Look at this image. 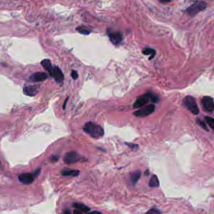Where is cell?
<instances>
[{
    "mask_svg": "<svg viewBox=\"0 0 214 214\" xmlns=\"http://www.w3.org/2000/svg\"><path fill=\"white\" fill-rule=\"evenodd\" d=\"M63 214H71V213L69 210H65L63 212Z\"/></svg>",
    "mask_w": 214,
    "mask_h": 214,
    "instance_id": "f1b7e54d",
    "label": "cell"
},
{
    "mask_svg": "<svg viewBox=\"0 0 214 214\" xmlns=\"http://www.w3.org/2000/svg\"><path fill=\"white\" fill-rule=\"evenodd\" d=\"M142 53L145 55H150V58H149V60H151L155 57L156 55V51L154 49L147 48L142 51Z\"/></svg>",
    "mask_w": 214,
    "mask_h": 214,
    "instance_id": "ac0fdd59",
    "label": "cell"
},
{
    "mask_svg": "<svg viewBox=\"0 0 214 214\" xmlns=\"http://www.w3.org/2000/svg\"><path fill=\"white\" fill-rule=\"evenodd\" d=\"M48 78L47 74L45 72H35L31 74L30 77V80L33 82H44Z\"/></svg>",
    "mask_w": 214,
    "mask_h": 214,
    "instance_id": "30bf717a",
    "label": "cell"
},
{
    "mask_svg": "<svg viewBox=\"0 0 214 214\" xmlns=\"http://www.w3.org/2000/svg\"><path fill=\"white\" fill-rule=\"evenodd\" d=\"M84 132L94 138H99L104 136V131L102 127L94 122L86 123L83 128Z\"/></svg>",
    "mask_w": 214,
    "mask_h": 214,
    "instance_id": "6da1fadb",
    "label": "cell"
},
{
    "mask_svg": "<svg viewBox=\"0 0 214 214\" xmlns=\"http://www.w3.org/2000/svg\"><path fill=\"white\" fill-rule=\"evenodd\" d=\"M160 1L162 3H169V2H171L172 0H160Z\"/></svg>",
    "mask_w": 214,
    "mask_h": 214,
    "instance_id": "d4e9b609",
    "label": "cell"
},
{
    "mask_svg": "<svg viewBox=\"0 0 214 214\" xmlns=\"http://www.w3.org/2000/svg\"><path fill=\"white\" fill-rule=\"evenodd\" d=\"M148 173H149V171H148V170H147L146 172H145V175H148Z\"/></svg>",
    "mask_w": 214,
    "mask_h": 214,
    "instance_id": "f546056e",
    "label": "cell"
},
{
    "mask_svg": "<svg viewBox=\"0 0 214 214\" xmlns=\"http://www.w3.org/2000/svg\"><path fill=\"white\" fill-rule=\"evenodd\" d=\"M76 29L79 33H80L82 34H86V35L90 34L91 32V30L89 28H88L86 26H79L78 28H77Z\"/></svg>",
    "mask_w": 214,
    "mask_h": 214,
    "instance_id": "d6986e66",
    "label": "cell"
},
{
    "mask_svg": "<svg viewBox=\"0 0 214 214\" xmlns=\"http://www.w3.org/2000/svg\"><path fill=\"white\" fill-rule=\"evenodd\" d=\"M155 110V106L153 104L149 105L148 106L142 108L137 111H136L134 113V115L139 117H147L151 114H153Z\"/></svg>",
    "mask_w": 214,
    "mask_h": 214,
    "instance_id": "52a82bcc",
    "label": "cell"
},
{
    "mask_svg": "<svg viewBox=\"0 0 214 214\" xmlns=\"http://www.w3.org/2000/svg\"><path fill=\"white\" fill-rule=\"evenodd\" d=\"M202 105L203 109L208 112L212 113L214 111V101L213 99L210 96H204L202 100Z\"/></svg>",
    "mask_w": 214,
    "mask_h": 214,
    "instance_id": "ba28073f",
    "label": "cell"
},
{
    "mask_svg": "<svg viewBox=\"0 0 214 214\" xmlns=\"http://www.w3.org/2000/svg\"><path fill=\"white\" fill-rule=\"evenodd\" d=\"M205 121L209 125L210 127L212 130H213L214 129V119L211 117L207 116L205 117Z\"/></svg>",
    "mask_w": 214,
    "mask_h": 214,
    "instance_id": "ffe728a7",
    "label": "cell"
},
{
    "mask_svg": "<svg viewBox=\"0 0 214 214\" xmlns=\"http://www.w3.org/2000/svg\"><path fill=\"white\" fill-rule=\"evenodd\" d=\"M73 206L77 209L78 210L81 211V212H88L90 211L91 208L87 207V205L83 204V203H73Z\"/></svg>",
    "mask_w": 214,
    "mask_h": 214,
    "instance_id": "2e32d148",
    "label": "cell"
},
{
    "mask_svg": "<svg viewBox=\"0 0 214 214\" xmlns=\"http://www.w3.org/2000/svg\"><path fill=\"white\" fill-rule=\"evenodd\" d=\"M41 169L39 168L33 173H22L18 176L19 181L25 185H29L33 182L35 178H36L40 173Z\"/></svg>",
    "mask_w": 214,
    "mask_h": 214,
    "instance_id": "3957f363",
    "label": "cell"
},
{
    "mask_svg": "<svg viewBox=\"0 0 214 214\" xmlns=\"http://www.w3.org/2000/svg\"><path fill=\"white\" fill-rule=\"evenodd\" d=\"M141 171L139 170H136L131 173V182L133 185H134L137 182V181H139V179L141 177Z\"/></svg>",
    "mask_w": 214,
    "mask_h": 214,
    "instance_id": "5bb4252c",
    "label": "cell"
},
{
    "mask_svg": "<svg viewBox=\"0 0 214 214\" xmlns=\"http://www.w3.org/2000/svg\"><path fill=\"white\" fill-rule=\"evenodd\" d=\"M197 124L199 125L203 130H206L207 132L208 131V128H207V125H206V124L204 122H203L202 120H201L199 119V118H197Z\"/></svg>",
    "mask_w": 214,
    "mask_h": 214,
    "instance_id": "44dd1931",
    "label": "cell"
},
{
    "mask_svg": "<svg viewBox=\"0 0 214 214\" xmlns=\"http://www.w3.org/2000/svg\"><path fill=\"white\" fill-rule=\"evenodd\" d=\"M68 97L66 99V100L65 101V102H64V104L63 105V109H65V107H66V105H67V101H68Z\"/></svg>",
    "mask_w": 214,
    "mask_h": 214,
    "instance_id": "83f0119b",
    "label": "cell"
},
{
    "mask_svg": "<svg viewBox=\"0 0 214 214\" xmlns=\"http://www.w3.org/2000/svg\"><path fill=\"white\" fill-rule=\"evenodd\" d=\"M41 65H42V66L44 68V69H45L46 70H47L49 74L50 73V71H52L53 66L51 63V61L49 59H45L44 60H42L41 61Z\"/></svg>",
    "mask_w": 214,
    "mask_h": 214,
    "instance_id": "e0dca14e",
    "label": "cell"
},
{
    "mask_svg": "<svg viewBox=\"0 0 214 214\" xmlns=\"http://www.w3.org/2000/svg\"><path fill=\"white\" fill-rule=\"evenodd\" d=\"M71 76H72V78L74 80H77L78 78V77H79V75L77 74V72L75 70H72V73H71Z\"/></svg>",
    "mask_w": 214,
    "mask_h": 214,
    "instance_id": "603a6c76",
    "label": "cell"
},
{
    "mask_svg": "<svg viewBox=\"0 0 214 214\" xmlns=\"http://www.w3.org/2000/svg\"><path fill=\"white\" fill-rule=\"evenodd\" d=\"M108 35L110 41L114 45H118L123 40V34L120 32L116 31L113 33H109Z\"/></svg>",
    "mask_w": 214,
    "mask_h": 214,
    "instance_id": "8fae6325",
    "label": "cell"
},
{
    "mask_svg": "<svg viewBox=\"0 0 214 214\" xmlns=\"http://www.w3.org/2000/svg\"><path fill=\"white\" fill-rule=\"evenodd\" d=\"M50 75L54 78V80L58 83H61L64 79V75L62 73V70L57 66H53L52 71H50Z\"/></svg>",
    "mask_w": 214,
    "mask_h": 214,
    "instance_id": "9c48e42d",
    "label": "cell"
},
{
    "mask_svg": "<svg viewBox=\"0 0 214 214\" xmlns=\"http://www.w3.org/2000/svg\"><path fill=\"white\" fill-rule=\"evenodd\" d=\"M73 214H83L81 211L78 210H75L74 211V213Z\"/></svg>",
    "mask_w": 214,
    "mask_h": 214,
    "instance_id": "484cf974",
    "label": "cell"
},
{
    "mask_svg": "<svg viewBox=\"0 0 214 214\" xmlns=\"http://www.w3.org/2000/svg\"><path fill=\"white\" fill-rule=\"evenodd\" d=\"M126 145H127L129 147L131 148L133 150H137L138 148H139L137 145H136V144H129V143L128 144V143H126Z\"/></svg>",
    "mask_w": 214,
    "mask_h": 214,
    "instance_id": "7402d4cb",
    "label": "cell"
},
{
    "mask_svg": "<svg viewBox=\"0 0 214 214\" xmlns=\"http://www.w3.org/2000/svg\"><path fill=\"white\" fill-rule=\"evenodd\" d=\"M80 173V171L78 170L73 169H64L61 171V175L63 176H77Z\"/></svg>",
    "mask_w": 214,
    "mask_h": 214,
    "instance_id": "4fadbf2b",
    "label": "cell"
},
{
    "mask_svg": "<svg viewBox=\"0 0 214 214\" xmlns=\"http://www.w3.org/2000/svg\"><path fill=\"white\" fill-rule=\"evenodd\" d=\"M39 88L36 85H28L23 88V93L26 96H34L38 93Z\"/></svg>",
    "mask_w": 214,
    "mask_h": 214,
    "instance_id": "7c38bea8",
    "label": "cell"
},
{
    "mask_svg": "<svg viewBox=\"0 0 214 214\" xmlns=\"http://www.w3.org/2000/svg\"><path fill=\"white\" fill-rule=\"evenodd\" d=\"M184 104L186 108L194 115H198L200 113L198 105L195 99L192 96H187L184 99Z\"/></svg>",
    "mask_w": 214,
    "mask_h": 214,
    "instance_id": "277c9868",
    "label": "cell"
},
{
    "mask_svg": "<svg viewBox=\"0 0 214 214\" xmlns=\"http://www.w3.org/2000/svg\"><path fill=\"white\" fill-rule=\"evenodd\" d=\"M84 158L76 152H70L67 153L64 157L63 161L67 164H73L80 161H83Z\"/></svg>",
    "mask_w": 214,
    "mask_h": 214,
    "instance_id": "8992f818",
    "label": "cell"
},
{
    "mask_svg": "<svg viewBox=\"0 0 214 214\" xmlns=\"http://www.w3.org/2000/svg\"><path fill=\"white\" fill-rule=\"evenodd\" d=\"M206 7L207 3L205 2L197 1L187 9V12L190 16H194L198 13L204 10Z\"/></svg>",
    "mask_w": 214,
    "mask_h": 214,
    "instance_id": "5b68a950",
    "label": "cell"
},
{
    "mask_svg": "<svg viewBox=\"0 0 214 214\" xmlns=\"http://www.w3.org/2000/svg\"><path fill=\"white\" fill-rule=\"evenodd\" d=\"M58 159H59L58 155H52V156L51 157V160H52V162H57V161L58 160Z\"/></svg>",
    "mask_w": 214,
    "mask_h": 214,
    "instance_id": "cb8c5ba5",
    "label": "cell"
},
{
    "mask_svg": "<svg viewBox=\"0 0 214 214\" xmlns=\"http://www.w3.org/2000/svg\"><path fill=\"white\" fill-rule=\"evenodd\" d=\"M159 185H160V182H159L158 176L156 175H152L149 182V186L152 188H156V187H158Z\"/></svg>",
    "mask_w": 214,
    "mask_h": 214,
    "instance_id": "9a60e30c",
    "label": "cell"
},
{
    "mask_svg": "<svg viewBox=\"0 0 214 214\" xmlns=\"http://www.w3.org/2000/svg\"><path fill=\"white\" fill-rule=\"evenodd\" d=\"M89 214H102V213H100V212H98V211H93V212L89 213Z\"/></svg>",
    "mask_w": 214,
    "mask_h": 214,
    "instance_id": "4316f807",
    "label": "cell"
},
{
    "mask_svg": "<svg viewBox=\"0 0 214 214\" xmlns=\"http://www.w3.org/2000/svg\"><path fill=\"white\" fill-rule=\"evenodd\" d=\"M151 100L153 103H156L158 101V97L152 93H146L139 96L137 100H136L135 103L133 105V107L135 109L141 108V107L145 105L149 100Z\"/></svg>",
    "mask_w": 214,
    "mask_h": 214,
    "instance_id": "7a4b0ae2",
    "label": "cell"
},
{
    "mask_svg": "<svg viewBox=\"0 0 214 214\" xmlns=\"http://www.w3.org/2000/svg\"><path fill=\"white\" fill-rule=\"evenodd\" d=\"M0 164H1V163H0Z\"/></svg>",
    "mask_w": 214,
    "mask_h": 214,
    "instance_id": "4dcf8cb0",
    "label": "cell"
}]
</instances>
